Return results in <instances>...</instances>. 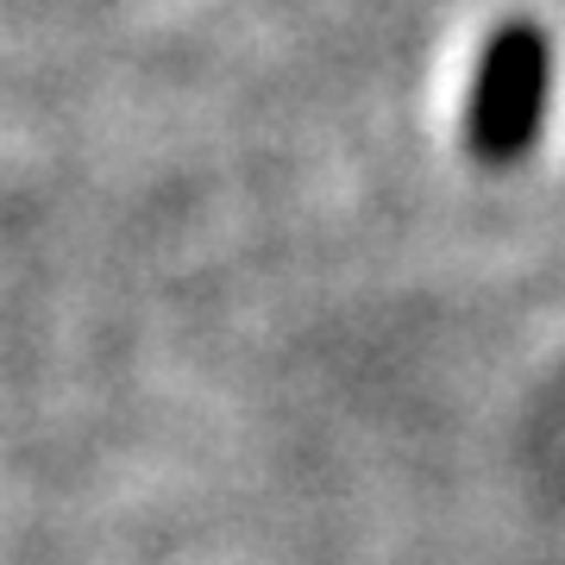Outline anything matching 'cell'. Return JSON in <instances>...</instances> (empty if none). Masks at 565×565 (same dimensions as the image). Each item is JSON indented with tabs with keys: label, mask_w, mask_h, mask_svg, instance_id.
<instances>
[{
	"label": "cell",
	"mask_w": 565,
	"mask_h": 565,
	"mask_svg": "<svg viewBox=\"0 0 565 565\" xmlns=\"http://www.w3.org/2000/svg\"><path fill=\"white\" fill-rule=\"evenodd\" d=\"M534 82H541V70H534V44H527V39L503 44L497 63H490L484 107H478V139H484L490 151H509V145L527 132V114H534Z\"/></svg>",
	"instance_id": "1"
}]
</instances>
